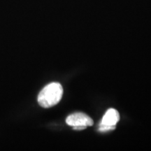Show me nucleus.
I'll list each match as a JSON object with an SVG mask.
<instances>
[{
  "mask_svg": "<svg viewBox=\"0 0 151 151\" xmlns=\"http://www.w3.org/2000/svg\"><path fill=\"white\" fill-rule=\"evenodd\" d=\"M63 95V88L58 83H52L39 92L38 102L43 108H50L60 102Z\"/></svg>",
  "mask_w": 151,
  "mask_h": 151,
  "instance_id": "1",
  "label": "nucleus"
},
{
  "mask_svg": "<svg viewBox=\"0 0 151 151\" xmlns=\"http://www.w3.org/2000/svg\"><path fill=\"white\" fill-rule=\"evenodd\" d=\"M66 122L68 125L71 126L76 130L84 129L87 127L92 126L94 124L93 120L83 113H73L67 117Z\"/></svg>",
  "mask_w": 151,
  "mask_h": 151,
  "instance_id": "2",
  "label": "nucleus"
},
{
  "mask_svg": "<svg viewBox=\"0 0 151 151\" xmlns=\"http://www.w3.org/2000/svg\"><path fill=\"white\" fill-rule=\"evenodd\" d=\"M119 120H120V114L118 111L114 109H109L106 112L100 122L99 131L105 132L115 129Z\"/></svg>",
  "mask_w": 151,
  "mask_h": 151,
  "instance_id": "3",
  "label": "nucleus"
}]
</instances>
